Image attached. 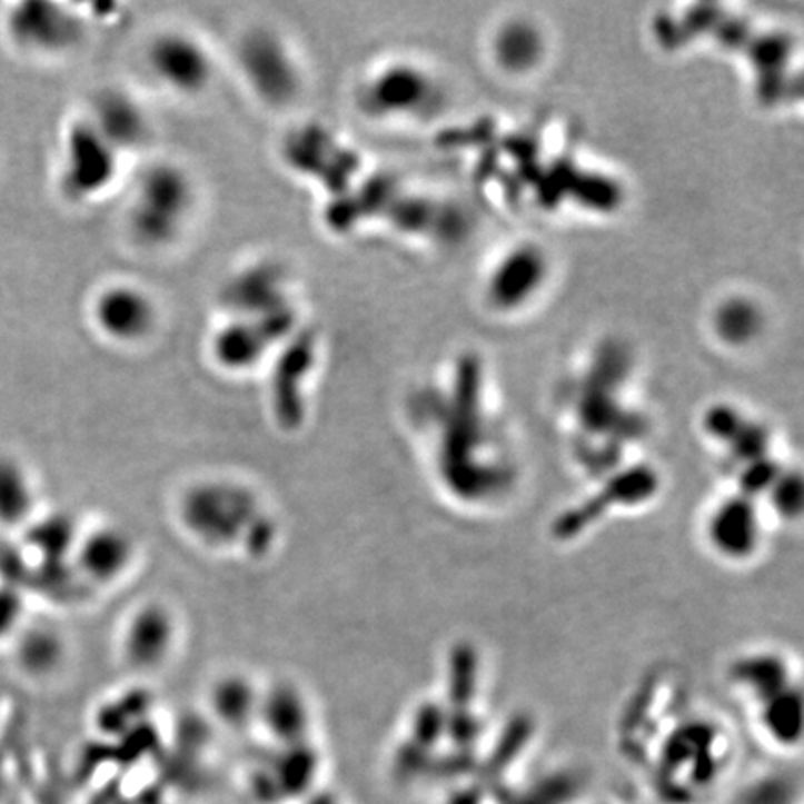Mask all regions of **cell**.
<instances>
[{"label":"cell","instance_id":"1","mask_svg":"<svg viewBox=\"0 0 804 804\" xmlns=\"http://www.w3.org/2000/svg\"><path fill=\"white\" fill-rule=\"evenodd\" d=\"M189 179L171 166H160L140 179L131 204V226L138 239L165 245L173 239L192 212Z\"/></svg>","mask_w":804,"mask_h":804},{"label":"cell","instance_id":"2","mask_svg":"<svg viewBox=\"0 0 804 804\" xmlns=\"http://www.w3.org/2000/svg\"><path fill=\"white\" fill-rule=\"evenodd\" d=\"M734 679L737 687L747 693L748 698L756 707V717L762 719V728L770 736L771 742L778 743L781 747H787V743L798 740V725L801 709L793 706H781L773 701V693L782 695L790 691H797L793 687L786 663L773 657L771 654H756L737 663L734 671Z\"/></svg>","mask_w":804,"mask_h":804},{"label":"cell","instance_id":"3","mask_svg":"<svg viewBox=\"0 0 804 804\" xmlns=\"http://www.w3.org/2000/svg\"><path fill=\"white\" fill-rule=\"evenodd\" d=\"M148 63L155 79L171 92L196 93L211 82V58L189 36H160L149 49Z\"/></svg>","mask_w":804,"mask_h":804},{"label":"cell","instance_id":"4","mask_svg":"<svg viewBox=\"0 0 804 804\" xmlns=\"http://www.w3.org/2000/svg\"><path fill=\"white\" fill-rule=\"evenodd\" d=\"M99 328L116 341H138L148 336L157 319L151 300L137 287H109L93 308Z\"/></svg>","mask_w":804,"mask_h":804},{"label":"cell","instance_id":"5","mask_svg":"<svg viewBox=\"0 0 804 804\" xmlns=\"http://www.w3.org/2000/svg\"><path fill=\"white\" fill-rule=\"evenodd\" d=\"M242 62L251 85L270 101H286L295 93L297 75L292 69L291 58L287 57L284 47L272 38H251L242 52Z\"/></svg>","mask_w":804,"mask_h":804},{"label":"cell","instance_id":"6","mask_svg":"<svg viewBox=\"0 0 804 804\" xmlns=\"http://www.w3.org/2000/svg\"><path fill=\"white\" fill-rule=\"evenodd\" d=\"M430 96V82L421 71L399 66L389 68L380 77L367 85V109L377 115H397L414 112L427 103Z\"/></svg>","mask_w":804,"mask_h":804},{"label":"cell","instance_id":"7","mask_svg":"<svg viewBox=\"0 0 804 804\" xmlns=\"http://www.w3.org/2000/svg\"><path fill=\"white\" fill-rule=\"evenodd\" d=\"M544 257L535 248H519L503 259L492 276L490 297L502 308H513L535 291L544 276Z\"/></svg>","mask_w":804,"mask_h":804},{"label":"cell","instance_id":"8","mask_svg":"<svg viewBox=\"0 0 804 804\" xmlns=\"http://www.w3.org/2000/svg\"><path fill=\"white\" fill-rule=\"evenodd\" d=\"M36 488L29 469L12 457H0V527L30 524Z\"/></svg>","mask_w":804,"mask_h":804},{"label":"cell","instance_id":"9","mask_svg":"<svg viewBox=\"0 0 804 804\" xmlns=\"http://www.w3.org/2000/svg\"><path fill=\"white\" fill-rule=\"evenodd\" d=\"M96 121L93 129L116 151L132 148L146 137V118L123 96H105L96 110Z\"/></svg>","mask_w":804,"mask_h":804},{"label":"cell","instance_id":"10","mask_svg":"<svg viewBox=\"0 0 804 804\" xmlns=\"http://www.w3.org/2000/svg\"><path fill=\"white\" fill-rule=\"evenodd\" d=\"M173 626L166 613L159 609L146 611L132 618L127 635V652L138 665H155L170 651Z\"/></svg>","mask_w":804,"mask_h":804},{"label":"cell","instance_id":"11","mask_svg":"<svg viewBox=\"0 0 804 804\" xmlns=\"http://www.w3.org/2000/svg\"><path fill=\"white\" fill-rule=\"evenodd\" d=\"M79 554L80 565L93 579H109L120 574L129 559V546L126 538L115 533H96L90 536Z\"/></svg>","mask_w":804,"mask_h":804},{"label":"cell","instance_id":"12","mask_svg":"<svg viewBox=\"0 0 804 804\" xmlns=\"http://www.w3.org/2000/svg\"><path fill=\"white\" fill-rule=\"evenodd\" d=\"M18 659L29 674L51 673L62 657V643L52 629L34 628L19 635Z\"/></svg>","mask_w":804,"mask_h":804},{"label":"cell","instance_id":"13","mask_svg":"<svg viewBox=\"0 0 804 804\" xmlns=\"http://www.w3.org/2000/svg\"><path fill=\"white\" fill-rule=\"evenodd\" d=\"M758 309L747 300H731L717 314V330L726 341H748L758 334Z\"/></svg>","mask_w":804,"mask_h":804},{"label":"cell","instance_id":"14","mask_svg":"<svg viewBox=\"0 0 804 804\" xmlns=\"http://www.w3.org/2000/svg\"><path fill=\"white\" fill-rule=\"evenodd\" d=\"M499 51L505 62L525 66L536 52V36L527 27H510L499 41Z\"/></svg>","mask_w":804,"mask_h":804},{"label":"cell","instance_id":"15","mask_svg":"<svg viewBox=\"0 0 804 804\" xmlns=\"http://www.w3.org/2000/svg\"><path fill=\"white\" fill-rule=\"evenodd\" d=\"M24 605L23 596L18 588L2 585L0 587V641L10 639L19 634L23 624Z\"/></svg>","mask_w":804,"mask_h":804}]
</instances>
